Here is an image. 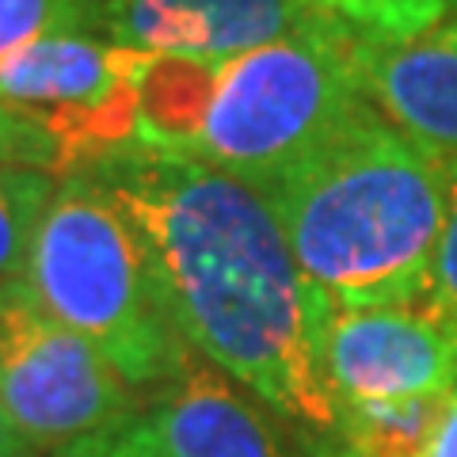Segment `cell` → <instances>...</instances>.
Wrapping results in <instances>:
<instances>
[{"label":"cell","instance_id":"6","mask_svg":"<svg viewBox=\"0 0 457 457\" xmlns=\"http://www.w3.org/2000/svg\"><path fill=\"white\" fill-rule=\"evenodd\" d=\"M145 62L96 31L46 35L0 57V104L31 114L73 176L137 145Z\"/></svg>","mask_w":457,"mask_h":457},{"label":"cell","instance_id":"15","mask_svg":"<svg viewBox=\"0 0 457 457\" xmlns=\"http://www.w3.org/2000/svg\"><path fill=\"white\" fill-rule=\"evenodd\" d=\"M0 164L42 168V171H54L57 179L65 171L57 141L42 130L31 114H23L8 104H0Z\"/></svg>","mask_w":457,"mask_h":457},{"label":"cell","instance_id":"5","mask_svg":"<svg viewBox=\"0 0 457 457\" xmlns=\"http://www.w3.org/2000/svg\"><path fill=\"white\" fill-rule=\"evenodd\" d=\"M0 404L46 457L130 420L141 393L16 278L0 282Z\"/></svg>","mask_w":457,"mask_h":457},{"label":"cell","instance_id":"8","mask_svg":"<svg viewBox=\"0 0 457 457\" xmlns=\"http://www.w3.org/2000/svg\"><path fill=\"white\" fill-rule=\"evenodd\" d=\"M130 423L164 457H336L332 438L286 420L203 354L141 393Z\"/></svg>","mask_w":457,"mask_h":457},{"label":"cell","instance_id":"7","mask_svg":"<svg viewBox=\"0 0 457 457\" xmlns=\"http://www.w3.org/2000/svg\"><path fill=\"white\" fill-rule=\"evenodd\" d=\"M312 343L336 408L450 393L457 385V332L427 305H312Z\"/></svg>","mask_w":457,"mask_h":457},{"label":"cell","instance_id":"11","mask_svg":"<svg viewBox=\"0 0 457 457\" xmlns=\"http://www.w3.org/2000/svg\"><path fill=\"white\" fill-rule=\"evenodd\" d=\"M57 191V176L27 164H0V282H16L27 270L35 228Z\"/></svg>","mask_w":457,"mask_h":457},{"label":"cell","instance_id":"3","mask_svg":"<svg viewBox=\"0 0 457 457\" xmlns=\"http://www.w3.org/2000/svg\"><path fill=\"white\" fill-rule=\"evenodd\" d=\"M23 282L137 393L164 385L195 354L168 317L137 228L92 171L57 179Z\"/></svg>","mask_w":457,"mask_h":457},{"label":"cell","instance_id":"16","mask_svg":"<svg viewBox=\"0 0 457 457\" xmlns=\"http://www.w3.org/2000/svg\"><path fill=\"white\" fill-rule=\"evenodd\" d=\"M46 457H164V453H156L149 442L141 438L137 427L130 420H122V423L107 427V431H96L88 438L69 442V446L54 450Z\"/></svg>","mask_w":457,"mask_h":457},{"label":"cell","instance_id":"17","mask_svg":"<svg viewBox=\"0 0 457 457\" xmlns=\"http://www.w3.org/2000/svg\"><path fill=\"white\" fill-rule=\"evenodd\" d=\"M423 457H457V385L450 389L446 411H442L435 438H431V446L423 450Z\"/></svg>","mask_w":457,"mask_h":457},{"label":"cell","instance_id":"12","mask_svg":"<svg viewBox=\"0 0 457 457\" xmlns=\"http://www.w3.org/2000/svg\"><path fill=\"white\" fill-rule=\"evenodd\" d=\"M320 16H332L339 23L354 27L366 38L400 42L427 31L450 0H305Z\"/></svg>","mask_w":457,"mask_h":457},{"label":"cell","instance_id":"2","mask_svg":"<svg viewBox=\"0 0 457 457\" xmlns=\"http://www.w3.org/2000/svg\"><path fill=\"white\" fill-rule=\"evenodd\" d=\"M317 309L423 305L450 206V156L354 111L263 183Z\"/></svg>","mask_w":457,"mask_h":457},{"label":"cell","instance_id":"10","mask_svg":"<svg viewBox=\"0 0 457 457\" xmlns=\"http://www.w3.org/2000/svg\"><path fill=\"white\" fill-rule=\"evenodd\" d=\"M362 92L400 134L457 156V0L411 38H362Z\"/></svg>","mask_w":457,"mask_h":457},{"label":"cell","instance_id":"18","mask_svg":"<svg viewBox=\"0 0 457 457\" xmlns=\"http://www.w3.org/2000/svg\"><path fill=\"white\" fill-rule=\"evenodd\" d=\"M0 457H42V450L35 446V442L12 423L4 404H0Z\"/></svg>","mask_w":457,"mask_h":457},{"label":"cell","instance_id":"1","mask_svg":"<svg viewBox=\"0 0 457 457\" xmlns=\"http://www.w3.org/2000/svg\"><path fill=\"white\" fill-rule=\"evenodd\" d=\"M137 228L183 343L297 427L332 438L312 297L255 183L198 156L130 145L92 168Z\"/></svg>","mask_w":457,"mask_h":457},{"label":"cell","instance_id":"9","mask_svg":"<svg viewBox=\"0 0 457 457\" xmlns=\"http://www.w3.org/2000/svg\"><path fill=\"white\" fill-rule=\"evenodd\" d=\"M312 16L305 0H99L96 35L141 54L228 62Z\"/></svg>","mask_w":457,"mask_h":457},{"label":"cell","instance_id":"14","mask_svg":"<svg viewBox=\"0 0 457 457\" xmlns=\"http://www.w3.org/2000/svg\"><path fill=\"white\" fill-rule=\"evenodd\" d=\"M423 305L450 332H457V156H450V206H446V225H442V237H438V252H435Z\"/></svg>","mask_w":457,"mask_h":457},{"label":"cell","instance_id":"4","mask_svg":"<svg viewBox=\"0 0 457 457\" xmlns=\"http://www.w3.org/2000/svg\"><path fill=\"white\" fill-rule=\"evenodd\" d=\"M362 38L332 16H312L267 46L218 62L187 156L255 187L282 176L366 107Z\"/></svg>","mask_w":457,"mask_h":457},{"label":"cell","instance_id":"13","mask_svg":"<svg viewBox=\"0 0 457 457\" xmlns=\"http://www.w3.org/2000/svg\"><path fill=\"white\" fill-rule=\"evenodd\" d=\"M99 0H0V57L46 35L96 31Z\"/></svg>","mask_w":457,"mask_h":457}]
</instances>
